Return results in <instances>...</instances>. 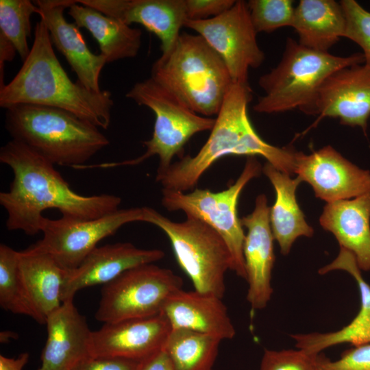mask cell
Masks as SVG:
<instances>
[{"label": "cell", "instance_id": "cell-36", "mask_svg": "<svg viewBox=\"0 0 370 370\" xmlns=\"http://www.w3.org/2000/svg\"><path fill=\"white\" fill-rule=\"evenodd\" d=\"M142 362L118 357L92 356L73 370H138Z\"/></svg>", "mask_w": 370, "mask_h": 370}, {"label": "cell", "instance_id": "cell-16", "mask_svg": "<svg viewBox=\"0 0 370 370\" xmlns=\"http://www.w3.org/2000/svg\"><path fill=\"white\" fill-rule=\"evenodd\" d=\"M171 330L162 313L105 323L92 332V356L143 360L163 348Z\"/></svg>", "mask_w": 370, "mask_h": 370}, {"label": "cell", "instance_id": "cell-3", "mask_svg": "<svg viewBox=\"0 0 370 370\" xmlns=\"http://www.w3.org/2000/svg\"><path fill=\"white\" fill-rule=\"evenodd\" d=\"M30 53L14 78L0 88V106L18 104L59 108L107 130L113 100L108 90L94 92L73 82L60 64L42 21L35 27Z\"/></svg>", "mask_w": 370, "mask_h": 370}, {"label": "cell", "instance_id": "cell-9", "mask_svg": "<svg viewBox=\"0 0 370 370\" xmlns=\"http://www.w3.org/2000/svg\"><path fill=\"white\" fill-rule=\"evenodd\" d=\"M262 168L255 156L247 157L239 177L228 188L219 192L194 188L190 192L162 189L161 204L169 212L182 211L215 230L225 241L232 256V271L246 280L243 257L245 234L237 204L243 189Z\"/></svg>", "mask_w": 370, "mask_h": 370}, {"label": "cell", "instance_id": "cell-2", "mask_svg": "<svg viewBox=\"0 0 370 370\" xmlns=\"http://www.w3.org/2000/svg\"><path fill=\"white\" fill-rule=\"evenodd\" d=\"M249 83H234L217 115L210 134L193 156L181 157L166 170L157 172L156 180L162 189L186 192L193 190L203 174L226 156H260L290 175L295 171L296 151L265 142L249 118L247 107L252 99Z\"/></svg>", "mask_w": 370, "mask_h": 370}, {"label": "cell", "instance_id": "cell-30", "mask_svg": "<svg viewBox=\"0 0 370 370\" xmlns=\"http://www.w3.org/2000/svg\"><path fill=\"white\" fill-rule=\"evenodd\" d=\"M342 343L354 346L370 343V306H360L354 319L337 331L304 334L301 338L302 347L314 354Z\"/></svg>", "mask_w": 370, "mask_h": 370}, {"label": "cell", "instance_id": "cell-4", "mask_svg": "<svg viewBox=\"0 0 370 370\" xmlns=\"http://www.w3.org/2000/svg\"><path fill=\"white\" fill-rule=\"evenodd\" d=\"M5 126L20 141L53 164H86L109 145L99 127L59 108L18 104L5 109Z\"/></svg>", "mask_w": 370, "mask_h": 370}, {"label": "cell", "instance_id": "cell-37", "mask_svg": "<svg viewBox=\"0 0 370 370\" xmlns=\"http://www.w3.org/2000/svg\"><path fill=\"white\" fill-rule=\"evenodd\" d=\"M138 370H174V368L169 357L162 348L143 360Z\"/></svg>", "mask_w": 370, "mask_h": 370}, {"label": "cell", "instance_id": "cell-13", "mask_svg": "<svg viewBox=\"0 0 370 370\" xmlns=\"http://www.w3.org/2000/svg\"><path fill=\"white\" fill-rule=\"evenodd\" d=\"M294 173L328 203L370 193V171L347 160L330 145L310 154L296 151Z\"/></svg>", "mask_w": 370, "mask_h": 370}, {"label": "cell", "instance_id": "cell-24", "mask_svg": "<svg viewBox=\"0 0 370 370\" xmlns=\"http://www.w3.org/2000/svg\"><path fill=\"white\" fill-rule=\"evenodd\" d=\"M262 171L272 184L275 192L274 204L270 208V223L274 239L283 255H287L296 239L311 237L313 228L306 221L296 199V190L301 182L267 162Z\"/></svg>", "mask_w": 370, "mask_h": 370}, {"label": "cell", "instance_id": "cell-39", "mask_svg": "<svg viewBox=\"0 0 370 370\" xmlns=\"http://www.w3.org/2000/svg\"><path fill=\"white\" fill-rule=\"evenodd\" d=\"M29 355L24 352L21 354L16 358L0 356V370H22L28 362Z\"/></svg>", "mask_w": 370, "mask_h": 370}, {"label": "cell", "instance_id": "cell-14", "mask_svg": "<svg viewBox=\"0 0 370 370\" xmlns=\"http://www.w3.org/2000/svg\"><path fill=\"white\" fill-rule=\"evenodd\" d=\"M270 207L265 195H258L252 212L241 219L247 228L243 257L248 283L247 299L254 310L265 308L273 293L271 280L275 262Z\"/></svg>", "mask_w": 370, "mask_h": 370}, {"label": "cell", "instance_id": "cell-17", "mask_svg": "<svg viewBox=\"0 0 370 370\" xmlns=\"http://www.w3.org/2000/svg\"><path fill=\"white\" fill-rule=\"evenodd\" d=\"M77 3L127 25H143L159 38L162 54L173 48L187 20L185 0H79Z\"/></svg>", "mask_w": 370, "mask_h": 370}, {"label": "cell", "instance_id": "cell-25", "mask_svg": "<svg viewBox=\"0 0 370 370\" xmlns=\"http://www.w3.org/2000/svg\"><path fill=\"white\" fill-rule=\"evenodd\" d=\"M302 46L328 52L345 36L346 20L340 2L334 0H301L295 8L291 26Z\"/></svg>", "mask_w": 370, "mask_h": 370}, {"label": "cell", "instance_id": "cell-26", "mask_svg": "<svg viewBox=\"0 0 370 370\" xmlns=\"http://www.w3.org/2000/svg\"><path fill=\"white\" fill-rule=\"evenodd\" d=\"M77 1L68 13L78 27L87 29L97 41L107 63L135 58L140 49L142 32Z\"/></svg>", "mask_w": 370, "mask_h": 370}, {"label": "cell", "instance_id": "cell-8", "mask_svg": "<svg viewBox=\"0 0 370 370\" xmlns=\"http://www.w3.org/2000/svg\"><path fill=\"white\" fill-rule=\"evenodd\" d=\"M144 222L159 227L169 238L177 264L195 290L223 298L225 275L232 270L230 252L221 236L204 222L186 217L171 221L156 210L144 207Z\"/></svg>", "mask_w": 370, "mask_h": 370}, {"label": "cell", "instance_id": "cell-11", "mask_svg": "<svg viewBox=\"0 0 370 370\" xmlns=\"http://www.w3.org/2000/svg\"><path fill=\"white\" fill-rule=\"evenodd\" d=\"M145 221L144 207L119 209L99 218L79 220L45 217L42 238L30 247L49 254L66 271L76 269L106 237L123 225Z\"/></svg>", "mask_w": 370, "mask_h": 370}, {"label": "cell", "instance_id": "cell-10", "mask_svg": "<svg viewBox=\"0 0 370 370\" xmlns=\"http://www.w3.org/2000/svg\"><path fill=\"white\" fill-rule=\"evenodd\" d=\"M182 285L171 269L153 263L134 267L103 285L95 317L105 323L156 316Z\"/></svg>", "mask_w": 370, "mask_h": 370}, {"label": "cell", "instance_id": "cell-35", "mask_svg": "<svg viewBox=\"0 0 370 370\" xmlns=\"http://www.w3.org/2000/svg\"><path fill=\"white\" fill-rule=\"evenodd\" d=\"M235 0H185L187 20H204L229 10Z\"/></svg>", "mask_w": 370, "mask_h": 370}, {"label": "cell", "instance_id": "cell-23", "mask_svg": "<svg viewBox=\"0 0 370 370\" xmlns=\"http://www.w3.org/2000/svg\"><path fill=\"white\" fill-rule=\"evenodd\" d=\"M19 275L36 321L45 324L47 317L62 305V290L67 271L49 254L30 246L19 251Z\"/></svg>", "mask_w": 370, "mask_h": 370}, {"label": "cell", "instance_id": "cell-21", "mask_svg": "<svg viewBox=\"0 0 370 370\" xmlns=\"http://www.w3.org/2000/svg\"><path fill=\"white\" fill-rule=\"evenodd\" d=\"M161 313L171 329L191 330L221 340L232 339L236 334L222 298L212 293L182 288L169 297Z\"/></svg>", "mask_w": 370, "mask_h": 370}, {"label": "cell", "instance_id": "cell-31", "mask_svg": "<svg viewBox=\"0 0 370 370\" xmlns=\"http://www.w3.org/2000/svg\"><path fill=\"white\" fill-rule=\"evenodd\" d=\"M247 3L257 33H269L292 26L295 12L293 1L249 0Z\"/></svg>", "mask_w": 370, "mask_h": 370}, {"label": "cell", "instance_id": "cell-22", "mask_svg": "<svg viewBox=\"0 0 370 370\" xmlns=\"http://www.w3.org/2000/svg\"><path fill=\"white\" fill-rule=\"evenodd\" d=\"M319 223L354 255L361 271L370 270V193L327 203Z\"/></svg>", "mask_w": 370, "mask_h": 370}, {"label": "cell", "instance_id": "cell-40", "mask_svg": "<svg viewBox=\"0 0 370 370\" xmlns=\"http://www.w3.org/2000/svg\"><path fill=\"white\" fill-rule=\"evenodd\" d=\"M18 338L17 333L14 332L7 330L3 331L0 333V341L1 343H7L12 339H16Z\"/></svg>", "mask_w": 370, "mask_h": 370}, {"label": "cell", "instance_id": "cell-34", "mask_svg": "<svg viewBox=\"0 0 370 370\" xmlns=\"http://www.w3.org/2000/svg\"><path fill=\"white\" fill-rule=\"evenodd\" d=\"M320 370H370V343L355 346L332 361L323 356Z\"/></svg>", "mask_w": 370, "mask_h": 370}, {"label": "cell", "instance_id": "cell-38", "mask_svg": "<svg viewBox=\"0 0 370 370\" xmlns=\"http://www.w3.org/2000/svg\"><path fill=\"white\" fill-rule=\"evenodd\" d=\"M16 52V50L13 45L0 33V88L5 85L4 83L5 63L12 61Z\"/></svg>", "mask_w": 370, "mask_h": 370}, {"label": "cell", "instance_id": "cell-20", "mask_svg": "<svg viewBox=\"0 0 370 370\" xmlns=\"http://www.w3.org/2000/svg\"><path fill=\"white\" fill-rule=\"evenodd\" d=\"M47 337L38 370H73L92 356L91 331L73 300L64 301L49 314Z\"/></svg>", "mask_w": 370, "mask_h": 370}, {"label": "cell", "instance_id": "cell-6", "mask_svg": "<svg viewBox=\"0 0 370 370\" xmlns=\"http://www.w3.org/2000/svg\"><path fill=\"white\" fill-rule=\"evenodd\" d=\"M364 63L362 53L334 56L306 48L288 38L279 63L259 79L264 95L253 108L267 114L298 108L315 114L318 92L324 80L340 69Z\"/></svg>", "mask_w": 370, "mask_h": 370}, {"label": "cell", "instance_id": "cell-33", "mask_svg": "<svg viewBox=\"0 0 370 370\" xmlns=\"http://www.w3.org/2000/svg\"><path fill=\"white\" fill-rule=\"evenodd\" d=\"M297 349H265L259 370H320L322 355Z\"/></svg>", "mask_w": 370, "mask_h": 370}, {"label": "cell", "instance_id": "cell-1", "mask_svg": "<svg viewBox=\"0 0 370 370\" xmlns=\"http://www.w3.org/2000/svg\"><path fill=\"white\" fill-rule=\"evenodd\" d=\"M0 162L13 173L9 190L0 193L8 230L38 234L45 217L42 212L50 208L63 217L79 220L99 218L119 209L121 199L116 195L75 193L54 164L20 141L12 139L1 147Z\"/></svg>", "mask_w": 370, "mask_h": 370}, {"label": "cell", "instance_id": "cell-32", "mask_svg": "<svg viewBox=\"0 0 370 370\" xmlns=\"http://www.w3.org/2000/svg\"><path fill=\"white\" fill-rule=\"evenodd\" d=\"M339 2L346 20L344 37L362 49L365 64L370 67V12L354 0Z\"/></svg>", "mask_w": 370, "mask_h": 370}, {"label": "cell", "instance_id": "cell-29", "mask_svg": "<svg viewBox=\"0 0 370 370\" xmlns=\"http://www.w3.org/2000/svg\"><path fill=\"white\" fill-rule=\"evenodd\" d=\"M38 7L29 0L0 1V33L14 47L24 61L30 53L27 38L31 35V16Z\"/></svg>", "mask_w": 370, "mask_h": 370}, {"label": "cell", "instance_id": "cell-18", "mask_svg": "<svg viewBox=\"0 0 370 370\" xmlns=\"http://www.w3.org/2000/svg\"><path fill=\"white\" fill-rule=\"evenodd\" d=\"M164 257L158 249H145L131 243H116L95 247L75 269L67 271L62 302L73 300L82 288L104 285L134 267L154 263Z\"/></svg>", "mask_w": 370, "mask_h": 370}, {"label": "cell", "instance_id": "cell-28", "mask_svg": "<svg viewBox=\"0 0 370 370\" xmlns=\"http://www.w3.org/2000/svg\"><path fill=\"white\" fill-rule=\"evenodd\" d=\"M18 260L19 251L5 244L0 245V306L6 311L36 321L20 278Z\"/></svg>", "mask_w": 370, "mask_h": 370}, {"label": "cell", "instance_id": "cell-19", "mask_svg": "<svg viewBox=\"0 0 370 370\" xmlns=\"http://www.w3.org/2000/svg\"><path fill=\"white\" fill-rule=\"evenodd\" d=\"M38 14L47 28L53 45L64 56L78 81L87 89L101 92L99 75L107 63L101 54L93 53L88 47L79 27L68 22L64 11L74 4L73 0H36Z\"/></svg>", "mask_w": 370, "mask_h": 370}, {"label": "cell", "instance_id": "cell-7", "mask_svg": "<svg viewBox=\"0 0 370 370\" xmlns=\"http://www.w3.org/2000/svg\"><path fill=\"white\" fill-rule=\"evenodd\" d=\"M125 97L153 112L155 123L152 136L143 143L146 150L141 156L121 162L99 163V169L134 166L157 156L159 158L157 172L163 171L173 163L175 156L182 153L184 147L194 135L210 131L215 123V119L194 112L151 77L136 83Z\"/></svg>", "mask_w": 370, "mask_h": 370}, {"label": "cell", "instance_id": "cell-12", "mask_svg": "<svg viewBox=\"0 0 370 370\" xmlns=\"http://www.w3.org/2000/svg\"><path fill=\"white\" fill-rule=\"evenodd\" d=\"M184 27L196 32L220 56L234 83H248L249 69L259 67L264 60L245 1H236L229 10L213 18L186 20Z\"/></svg>", "mask_w": 370, "mask_h": 370}, {"label": "cell", "instance_id": "cell-27", "mask_svg": "<svg viewBox=\"0 0 370 370\" xmlns=\"http://www.w3.org/2000/svg\"><path fill=\"white\" fill-rule=\"evenodd\" d=\"M221 340L184 328L171 329L163 349L174 370H212Z\"/></svg>", "mask_w": 370, "mask_h": 370}, {"label": "cell", "instance_id": "cell-15", "mask_svg": "<svg viewBox=\"0 0 370 370\" xmlns=\"http://www.w3.org/2000/svg\"><path fill=\"white\" fill-rule=\"evenodd\" d=\"M315 114L359 127L367 134L370 116V67L364 64L340 69L330 74L317 95Z\"/></svg>", "mask_w": 370, "mask_h": 370}, {"label": "cell", "instance_id": "cell-5", "mask_svg": "<svg viewBox=\"0 0 370 370\" xmlns=\"http://www.w3.org/2000/svg\"><path fill=\"white\" fill-rule=\"evenodd\" d=\"M151 73L194 112L207 117L218 114L234 84L220 56L200 35L186 32L153 63Z\"/></svg>", "mask_w": 370, "mask_h": 370}]
</instances>
